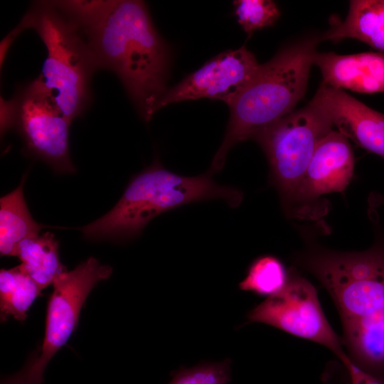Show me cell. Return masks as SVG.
I'll return each mask as SVG.
<instances>
[{
    "label": "cell",
    "mask_w": 384,
    "mask_h": 384,
    "mask_svg": "<svg viewBox=\"0 0 384 384\" xmlns=\"http://www.w3.org/2000/svg\"><path fill=\"white\" fill-rule=\"evenodd\" d=\"M15 127L26 150L47 163L56 173L76 171L69 153L71 121L35 79L11 100Z\"/></svg>",
    "instance_id": "cell-9"
},
{
    "label": "cell",
    "mask_w": 384,
    "mask_h": 384,
    "mask_svg": "<svg viewBox=\"0 0 384 384\" xmlns=\"http://www.w3.org/2000/svg\"><path fill=\"white\" fill-rule=\"evenodd\" d=\"M212 175L208 171L196 176H181L156 161L131 179L108 213L78 230L92 240H128L139 235L156 216L186 204L222 199L230 207H238L242 193L216 183Z\"/></svg>",
    "instance_id": "cell-3"
},
{
    "label": "cell",
    "mask_w": 384,
    "mask_h": 384,
    "mask_svg": "<svg viewBox=\"0 0 384 384\" xmlns=\"http://www.w3.org/2000/svg\"><path fill=\"white\" fill-rule=\"evenodd\" d=\"M16 256L21 262V268L41 289L53 284L56 277L66 270L59 257L58 241L49 232L21 242Z\"/></svg>",
    "instance_id": "cell-16"
},
{
    "label": "cell",
    "mask_w": 384,
    "mask_h": 384,
    "mask_svg": "<svg viewBox=\"0 0 384 384\" xmlns=\"http://www.w3.org/2000/svg\"><path fill=\"white\" fill-rule=\"evenodd\" d=\"M351 38L384 53V0H353L343 21L336 23L320 37L338 42Z\"/></svg>",
    "instance_id": "cell-14"
},
{
    "label": "cell",
    "mask_w": 384,
    "mask_h": 384,
    "mask_svg": "<svg viewBox=\"0 0 384 384\" xmlns=\"http://www.w3.org/2000/svg\"><path fill=\"white\" fill-rule=\"evenodd\" d=\"M378 196H380V198L382 200L384 201V195L380 194V193H378ZM379 234H380V233H379ZM380 235H382V234H380ZM383 236H384V235H383Z\"/></svg>",
    "instance_id": "cell-23"
},
{
    "label": "cell",
    "mask_w": 384,
    "mask_h": 384,
    "mask_svg": "<svg viewBox=\"0 0 384 384\" xmlns=\"http://www.w3.org/2000/svg\"><path fill=\"white\" fill-rule=\"evenodd\" d=\"M20 185L0 199V253L1 256H16L23 240L36 237L44 227L36 222L26 206L23 185Z\"/></svg>",
    "instance_id": "cell-15"
},
{
    "label": "cell",
    "mask_w": 384,
    "mask_h": 384,
    "mask_svg": "<svg viewBox=\"0 0 384 384\" xmlns=\"http://www.w3.org/2000/svg\"><path fill=\"white\" fill-rule=\"evenodd\" d=\"M230 360H225L181 369L169 384H228L230 380Z\"/></svg>",
    "instance_id": "cell-20"
},
{
    "label": "cell",
    "mask_w": 384,
    "mask_h": 384,
    "mask_svg": "<svg viewBox=\"0 0 384 384\" xmlns=\"http://www.w3.org/2000/svg\"><path fill=\"white\" fill-rule=\"evenodd\" d=\"M57 6L85 41L97 69L114 73L149 122L169 89L171 53L139 0H60Z\"/></svg>",
    "instance_id": "cell-1"
},
{
    "label": "cell",
    "mask_w": 384,
    "mask_h": 384,
    "mask_svg": "<svg viewBox=\"0 0 384 384\" xmlns=\"http://www.w3.org/2000/svg\"><path fill=\"white\" fill-rule=\"evenodd\" d=\"M289 277V272L279 258L265 255L258 257L250 264L239 287L241 290L267 298L280 292Z\"/></svg>",
    "instance_id": "cell-18"
},
{
    "label": "cell",
    "mask_w": 384,
    "mask_h": 384,
    "mask_svg": "<svg viewBox=\"0 0 384 384\" xmlns=\"http://www.w3.org/2000/svg\"><path fill=\"white\" fill-rule=\"evenodd\" d=\"M314 65L319 68L324 85L360 93L384 92L383 53H316Z\"/></svg>",
    "instance_id": "cell-13"
},
{
    "label": "cell",
    "mask_w": 384,
    "mask_h": 384,
    "mask_svg": "<svg viewBox=\"0 0 384 384\" xmlns=\"http://www.w3.org/2000/svg\"><path fill=\"white\" fill-rule=\"evenodd\" d=\"M260 66L245 46L223 52L169 88L158 105V111L173 103L201 98L222 100L230 107L252 80Z\"/></svg>",
    "instance_id": "cell-10"
},
{
    "label": "cell",
    "mask_w": 384,
    "mask_h": 384,
    "mask_svg": "<svg viewBox=\"0 0 384 384\" xmlns=\"http://www.w3.org/2000/svg\"><path fill=\"white\" fill-rule=\"evenodd\" d=\"M333 124L309 103L258 132L252 139L263 149L272 183L289 212L315 149Z\"/></svg>",
    "instance_id": "cell-6"
},
{
    "label": "cell",
    "mask_w": 384,
    "mask_h": 384,
    "mask_svg": "<svg viewBox=\"0 0 384 384\" xmlns=\"http://www.w3.org/2000/svg\"><path fill=\"white\" fill-rule=\"evenodd\" d=\"M249 322L272 326L290 335L326 347L341 360L346 353L342 340L328 321L314 286L294 272L278 294L250 310Z\"/></svg>",
    "instance_id": "cell-8"
},
{
    "label": "cell",
    "mask_w": 384,
    "mask_h": 384,
    "mask_svg": "<svg viewBox=\"0 0 384 384\" xmlns=\"http://www.w3.org/2000/svg\"><path fill=\"white\" fill-rule=\"evenodd\" d=\"M340 361L347 369L352 384H384L354 365L347 354Z\"/></svg>",
    "instance_id": "cell-21"
},
{
    "label": "cell",
    "mask_w": 384,
    "mask_h": 384,
    "mask_svg": "<svg viewBox=\"0 0 384 384\" xmlns=\"http://www.w3.org/2000/svg\"><path fill=\"white\" fill-rule=\"evenodd\" d=\"M110 266L90 257L71 271H64L53 283L46 314V330L40 355L32 357L26 366L29 377L38 384L43 381L47 365L75 330L81 309L93 287L107 279Z\"/></svg>",
    "instance_id": "cell-7"
},
{
    "label": "cell",
    "mask_w": 384,
    "mask_h": 384,
    "mask_svg": "<svg viewBox=\"0 0 384 384\" xmlns=\"http://www.w3.org/2000/svg\"><path fill=\"white\" fill-rule=\"evenodd\" d=\"M319 109L339 132L360 146L384 159V114L343 90L321 83L309 102Z\"/></svg>",
    "instance_id": "cell-12"
},
{
    "label": "cell",
    "mask_w": 384,
    "mask_h": 384,
    "mask_svg": "<svg viewBox=\"0 0 384 384\" xmlns=\"http://www.w3.org/2000/svg\"><path fill=\"white\" fill-rule=\"evenodd\" d=\"M1 384H37L28 376L26 368L24 367L16 374L4 378Z\"/></svg>",
    "instance_id": "cell-22"
},
{
    "label": "cell",
    "mask_w": 384,
    "mask_h": 384,
    "mask_svg": "<svg viewBox=\"0 0 384 384\" xmlns=\"http://www.w3.org/2000/svg\"><path fill=\"white\" fill-rule=\"evenodd\" d=\"M299 264L330 294L343 330L364 322L384 308V237L368 249L339 252L309 247Z\"/></svg>",
    "instance_id": "cell-5"
},
{
    "label": "cell",
    "mask_w": 384,
    "mask_h": 384,
    "mask_svg": "<svg viewBox=\"0 0 384 384\" xmlns=\"http://www.w3.org/2000/svg\"><path fill=\"white\" fill-rule=\"evenodd\" d=\"M354 156L348 138L331 130L318 144L288 213L312 218V204L323 195L342 192L353 176Z\"/></svg>",
    "instance_id": "cell-11"
},
{
    "label": "cell",
    "mask_w": 384,
    "mask_h": 384,
    "mask_svg": "<svg viewBox=\"0 0 384 384\" xmlns=\"http://www.w3.org/2000/svg\"><path fill=\"white\" fill-rule=\"evenodd\" d=\"M41 289L20 265L0 271L1 321L9 317L22 321L41 294Z\"/></svg>",
    "instance_id": "cell-17"
},
{
    "label": "cell",
    "mask_w": 384,
    "mask_h": 384,
    "mask_svg": "<svg viewBox=\"0 0 384 384\" xmlns=\"http://www.w3.org/2000/svg\"><path fill=\"white\" fill-rule=\"evenodd\" d=\"M233 4L237 21L249 37L256 30L273 25L280 16L277 4L270 0H237Z\"/></svg>",
    "instance_id": "cell-19"
},
{
    "label": "cell",
    "mask_w": 384,
    "mask_h": 384,
    "mask_svg": "<svg viewBox=\"0 0 384 384\" xmlns=\"http://www.w3.org/2000/svg\"><path fill=\"white\" fill-rule=\"evenodd\" d=\"M320 41V37L305 38L260 65L252 80L229 107L230 119L208 170L210 174L223 169L228 151L235 145L252 139L294 111L305 93Z\"/></svg>",
    "instance_id": "cell-2"
},
{
    "label": "cell",
    "mask_w": 384,
    "mask_h": 384,
    "mask_svg": "<svg viewBox=\"0 0 384 384\" xmlns=\"http://www.w3.org/2000/svg\"><path fill=\"white\" fill-rule=\"evenodd\" d=\"M21 22L36 31L46 48L37 80L72 122L91 100V78L97 68L88 46L54 1H36Z\"/></svg>",
    "instance_id": "cell-4"
}]
</instances>
